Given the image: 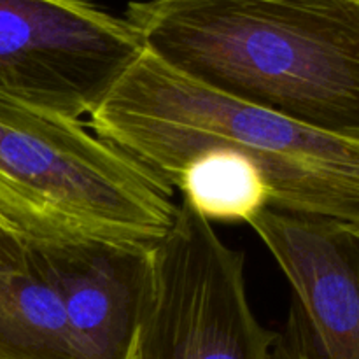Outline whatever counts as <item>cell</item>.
Here are the masks:
<instances>
[{
  "instance_id": "1",
  "label": "cell",
  "mask_w": 359,
  "mask_h": 359,
  "mask_svg": "<svg viewBox=\"0 0 359 359\" xmlns=\"http://www.w3.org/2000/svg\"><path fill=\"white\" fill-rule=\"evenodd\" d=\"M125 20L181 76L359 142V0H137Z\"/></svg>"
},
{
  "instance_id": "2",
  "label": "cell",
  "mask_w": 359,
  "mask_h": 359,
  "mask_svg": "<svg viewBox=\"0 0 359 359\" xmlns=\"http://www.w3.org/2000/svg\"><path fill=\"white\" fill-rule=\"evenodd\" d=\"M95 135L172 188L200 156L224 154L258 172L270 207L359 224V142L209 90L142 49L88 116Z\"/></svg>"
},
{
  "instance_id": "3",
  "label": "cell",
  "mask_w": 359,
  "mask_h": 359,
  "mask_svg": "<svg viewBox=\"0 0 359 359\" xmlns=\"http://www.w3.org/2000/svg\"><path fill=\"white\" fill-rule=\"evenodd\" d=\"M174 189L88 123L0 91V203L28 241L93 237L154 248Z\"/></svg>"
},
{
  "instance_id": "4",
  "label": "cell",
  "mask_w": 359,
  "mask_h": 359,
  "mask_svg": "<svg viewBox=\"0 0 359 359\" xmlns=\"http://www.w3.org/2000/svg\"><path fill=\"white\" fill-rule=\"evenodd\" d=\"M244 252L181 198L153 248V280L137 359H273L277 337L256 319Z\"/></svg>"
},
{
  "instance_id": "5",
  "label": "cell",
  "mask_w": 359,
  "mask_h": 359,
  "mask_svg": "<svg viewBox=\"0 0 359 359\" xmlns=\"http://www.w3.org/2000/svg\"><path fill=\"white\" fill-rule=\"evenodd\" d=\"M142 49L90 0H0V91L37 107L90 116Z\"/></svg>"
},
{
  "instance_id": "6",
  "label": "cell",
  "mask_w": 359,
  "mask_h": 359,
  "mask_svg": "<svg viewBox=\"0 0 359 359\" xmlns=\"http://www.w3.org/2000/svg\"><path fill=\"white\" fill-rule=\"evenodd\" d=\"M248 224L294 294L273 359H359V224L272 207Z\"/></svg>"
},
{
  "instance_id": "7",
  "label": "cell",
  "mask_w": 359,
  "mask_h": 359,
  "mask_svg": "<svg viewBox=\"0 0 359 359\" xmlns=\"http://www.w3.org/2000/svg\"><path fill=\"white\" fill-rule=\"evenodd\" d=\"M55 287L79 359H137L153 248L93 237L28 241Z\"/></svg>"
},
{
  "instance_id": "8",
  "label": "cell",
  "mask_w": 359,
  "mask_h": 359,
  "mask_svg": "<svg viewBox=\"0 0 359 359\" xmlns=\"http://www.w3.org/2000/svg\"><path fill=\"white\" fill-rule=\"evenodd\" d=\"M0 359H79L55 287L28 251L20 272H0Z\"/></svg>"
},
{
  "instance_id": "9",
  "label": "cell",
  "mask_w": 359,
  "mask_h": 359,
  "mask_svg": "<svg viewBox=\"0 0 359 359\" xmlns=\"http://www.w3.org/2000/svg\"><path fill=\"white\" fill-rule=\"evenodd\" d=\"M182 200L209 221L249 223L270 207L265 182L248 163L224 154H207L189 161L172 182Z\"/></svg>"
},
{
  "instance_id": "10",
  "label": "cell",
  "mask_w": 359,
  "mask_h": 359,
  "mask_svg": "<svg viewBox=\"0 0 359 359\" xmlns=\"http://www.w3.org/2000/svg\"><path fill=\"white\" fill-rule=\"evenodd\" d=\"M28 262V238L0 203V272H20Z\"/></svg>"
}]
</instances>
